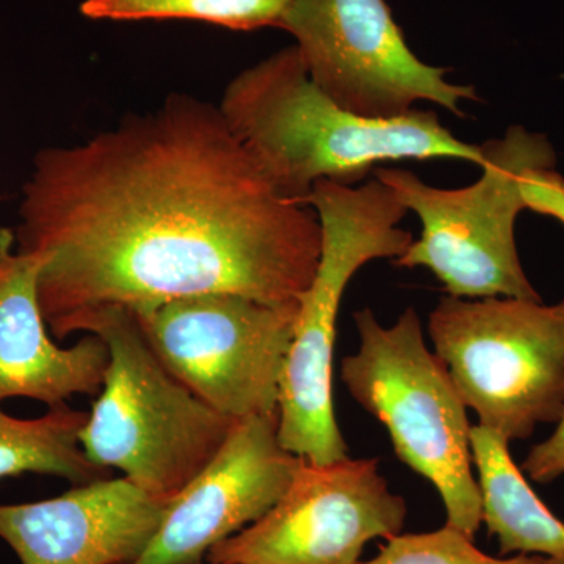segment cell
Returning a JSON list of instances; mask_svg holds the SVG:
<instances>
[{
    "label": "cell",
    "mask_w": 564,
    "mask_h": 564,
    "mask_svg": "<svg viewBox=\"0 0 564 564\" xmlns=\"http://www.w3.org/2000/svg\"><path fill=\"white\" fill-rule=\"evenodd\" d=\"M14 237L40 259L41 313L57 339L111 307L202 293L292 306L322 252L317 212L276 191L220 107L188 95L36 152Z\"/></svg>",
    "instance_id": "cell-1"
},
{
    "label": "cell",
    "mask_w": 564,
    "mask_h": 564,
    "mask_svg": "<svg viewBox=\"0 0 564 564\" xmlns=\"http://www.w3.org/2000/svg\"><path fill=\"white\" fill-rule=\"evenodd\" d=\"M218 107L276 191L300 204L318 181L362 184L384 163H484L481 144L456 139L436 111L367 118L337 106L311 79L295 44L237 74Z\"/></svg>",
    "instance_id": "cell-2"
},
{
    "label": "cell",
    "mask_w": 564,
    "mask_h": 564,
    "mask_svg": "<svg viewBox=\"0 0 564 564\" xmlns=\"http://www.w3.org/2000/svg\"><path fill=\"white\" fill-rule=\"evenodd\" d=\"M322 226V252L303 293L281 375L278 437L285 451L314 464L348 458L333 406L337 317L348 282L375 259H397L414 242L400 228L408 210L384 182L318 181L307 196Z\"/></svg>",
    "instance_id": "cell-3"
},
{
    "label": "cell",
    "mask_w": 564,
    "mask_h": 564,
    "mask_svg": "<svg viewBox=\"0 0 564 564\" xmlns=\"http://www.w3.org/2000/svg\"><path fill=\"white\" fill-rule=\"evenodd\" d=\"M82 333L101 337L110 351L106 380L79 436L85 455L172 502L218 454L236 422L165 369L132 311H102Z\"/></svg>",
    "instance_id": "cell-4"
},
{
    "label": "cell",
    "mask_w": 564,
    "mask_h": 564,
    "mask_svg": "<svg viewBox=\"0 0 564 564\" xmlns=\"http://www.w3.org/2000/svg\"><path fill=\"white\" fill-rule=\"evenodd\" d=\"M481 177L463 188H437L402 169L375 170L422 223L421 237L397 267H423L456 299L541 302L516 245V221L525 202L522 181L530 170L555 169L556 152L543 133L511 126L502 139L481 144Z\"/></svg>",
    "instance_id": "cell-5"
},
{
    "label": "cell",
    "mask_w": 564,
    "mask_h": 564,
    "mask_svg": "<svg viewBox=\"0 0 564 564\" xmlns=\"http://www.w3.org/2000/svg\"><path fill=\"white\" fill-rule=\"evenodd\" d=\"M355 323L359 348L340 366L348 392L383 423L400 462L436 488L447 525L475 538L484 507L473 467V426L447 367L426 348L417 311L408 307L383 326L366 307Z\"/></svg>",
    "instance_id": "cell-6"
},
{
    "label": "cell",
    "mask_w": 564,
    "mask_h": 564,
    "mask_svg": "<svg viewBox=\"0 0 564 564\" xmlns=\"http://www.w3.org/2000/svg\"><path fill=\"white\" fill-rule=\"evenodd\" d=\"M434 352L478 425L508 443L564 410V300L445 296L430 314Z\"/></svg>",
    "instance_id": "cell-7"
},
{
    "label": "cell",
    "mask_w": 564,
    "mask_h": 564,
    "mask_svg": "<svg viewBox=\"0 0 564 564\" xmlns=\"http://www.w3.org/2000/svg\"><path fill=\"white\" fill-rule=\"evenodd\" d=\"M133 314L165 369L217 413L232 422L278 413L299 304L202 293Z\"/></svg>",
    "instance_id": "cell-8"
},
{
    "label": "cell",
    "mask_w": 564,
    "mask_h": 564,
    "mask_svg": "<svg viewBox=\"0 0 564 564\" xmlns=\"http://www.w3.org/2000/svg\"><path fill=\"white\" fill-rule=\"evenodd\" d=\"M278 29L291 33L311 79L337 106L367 118H397L433 102L463 118L480 101L474 85L408 46L388 0H291Z\"/></svg>",
    "instance_id": "cell-9"
},
{
    "label": "cell",
    "mask_w": 564,
    "mask_h": 564,
    "mask_svg": "<svg viewBox=\"0 0 564 564\" xmlns=\"http://www.w3.org/2000/svg\"><path fill=\"white\" fill-rule=\"evenodd\" d=\"M406 502L378 459L314 464L302 458L280 500L254 524L215 545V564H361L375 540L402 533Z\"/></svg>",
    "instance_id": "cell-10"
},
{
    "label": "cell",
    "mask_w": 564,
    "mask_h": 564,
    "mask_svg": "<svg viewBox=\"0 0 564 564\" xmlns=\"http://www.w3.org/2000/svg\"><path fill=\"white\" fill-rule=\"evenodd\" d=\"M278 426V413L234 423L214 459L170 502L154 540L132 564L206 562L215 545L261 519L302 462L282 447Z\"/></svg>",
    "instance_id": "cell-11"
},
{
    "label": "cell",
    "mask_w": 564,
    "mask_h": 564,
    "mask_svg": "<svg viewBox=\"0 0 564 564\" xmlns=\"http://www.w3.org/2000/svg\"><path fill=\"white\" fill-rule=\"evenodd\" d=\"M169 505L126 477L102 478L39 502L0 503V540L21 564H132Z\"/></svg>",
    "instance_id": "cell-12"
},
{
    "label": "cell",
    "mask_w": 564,
    "mask_h": 564,
    "mask_svg": "<svg viewBox=\"0 0 564 564\" xmlns=\"http://www.w3.org/2000/svg\"><path fill=\"white\" fill-rule=\"evenodd\" d=\"M36 256L13 252L0 262V403L14 397L50 408L73 395H98L110 351L96 334L69 348L47 333L39 302Z\"/></svg>",
    "instance_id": "cell-13"
},
{
    "label": "cell",
    "mask_w": 564,
    "mask_h": 564,
    "mask_svg": "<svg viewBox=\"0 0 564 564\" xmlns=\"http://www.w3.org/2000/svg\"><path fill=\"white\" fill-rule=\"evenodd\" d=\"M484 522L500 554L564 558V522L530 488L510 455V443L492 430L470 429Z\"/></svg>",
    "instance_id": "cell-14"
},
{
    "label": "cell",
    "mask_w": 564,
    "mask_h": 564,
    "mask_svg": "<svg viewBox=\"0 0 564 564\" xmlns=\"http://www.w3.org/2000/svg\"><path fill=\"white\" fill-rule=\"evenodd\" d=\"M88 414L63 403L36 419H17L0 410V481L22 474L52 475L70 485L111 477L85 455L79 436Z\"/></svg>",
    "instance_id": "cell-15"
},
{
    "label": "cell",
    "mask_w": 564,
    "mask_h": 564,
    "mask_svg": "<svg viewBox=\"0 0 564 564\" xmlns=\"http://www.w3.org/2000/svg\"><path fill=\"white\" fill-rule=\"evenodd\" d=\"M291 0H85L90 20H187L220 25L231 31L278 28Z\"/></svg>",
    "instance_id": "cell-16"
},
{
    "label": "cell",
    "mask_w": 564,
    "mask_h": 564,
    "mask_svg": "<svg viewBox=\"0 0 564 564\" xmlns=\"http://www.w3.org/2000/svg\"><path fill=\"white\" fill-rule=\"evenodd\" d=\"M543 560L525 554L497 558L481 552L474 538L445 524L436 532L397 534L380 554L361 564H541Z\"/></svg>",
    "instance_id": "cell-17"
},
{
    "label": "cell",
    "mask_w": 564,
    "mask_h": 564,
    "mask_svg": "<svg viewBox=\"0 0 564 564\" xmlns=\"http://www.w3.org/2000/svg\"><path fill=\"white\" fill-rule=\"evenodd\" d=\"M527 209L547 215L564 225V177L554 169L530 170L522 181Z\"/></svg>",
    "instance_id": "cell-18"
},
{
    "label": "cell",
    "mask_w": 564,
    "mask_h": 564,
    "mask_svg": "<svg viewBox=\"0 0 564 564\" xmlns=\"http://www.w3.org/2000/svg\"><path fill=\"white\" fill-rule=\"evenodd\" d=\"M521 470L536 484H551L564 475V410L555 432L543 443L533 445Z\"/></svg>",
    "instance_id": "cell-19"
},
{
    "label": "cell",
    "mask_w": 564,
    "mask_h": 564,
    "mask_svg": "<svg viewBox=\"0 0 564 564\" xmlns=\"http://www.w3.org/2000/svg\"><path fill=\"white\" fill-rule=\"evenodd\" d=\"M14 245H17L14 231L0 226V262L6 261L7 258L13 254Z\"/></svg>",
    "instance_id": "cell-20"
},
{
    "label": "cell",
    "mask_w": 564,
    "mask_h": 564,
    "mask_svg": "<svg viewBox=\"0 0 564 564\" xmlns=\"http://www.w3.org/2000/svg\"><path fill=\"white\" fill-rule=\"evenodd\" d=\"M541 564H564V558H555V556H544Z\"/></svg>",
    "instance_id": "cell-21"
},
{
    "label": "cell",
    "mask_w": 564,
    "mask_h": 564,
    "mask_svg": "<svg viewBox=\"0 0 564 564\" xmlns=\"http://www.w3.org/2000/svg\"><path fill=\"white\" fill-rule=\"evenodd\" d=\"M199 564H215V563H209V562H207V560H206V562H203V563H199Z\"/></svg>",
    "instance_id": "cell-22"
}]
</instances>
